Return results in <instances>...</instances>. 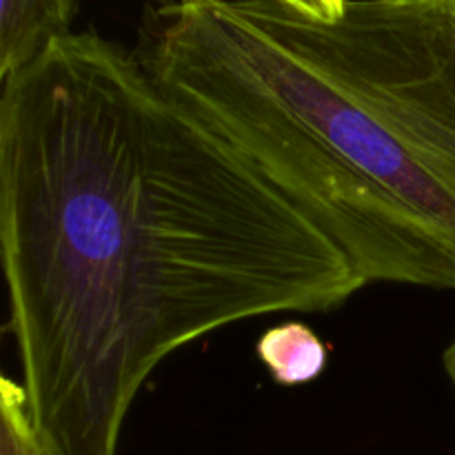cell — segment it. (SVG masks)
Returning <instances> with one entry per match:
<instances>
[{
	"mask_svg": "<svg viewBox=\"0 0 455 455\" xmlns=\"http://www.w3.org/2000/svg\"><path fill=\"white\" fill-rule=\"evenodd\" d=\"M0 253L49 455H118L138 391L189 342L333 311L364 287L327 235L96 31L3 80Z\"/></svg>",
	"mask_w": 455,
	"mask_h": 455,
	"instance_id": "cell-1",
	"label": "cell"
},
{
	"mask_svg": "<svg viewBox=\"0 0 455 455\" xmlns=\"http://www.w3.org/2000/svg\"><path fill=\"white\" fill-rule=\"evenodd\" d=\"M133 53L364 284L455 289V0L158 4Z\"/></svg>",
	"mask_w": 455,
	"mask_h": 455,
	"instance_id": "cell-2",
	"label": "cell"
},
{
	"mask_svg": "<svg viewBox=\"0 0 455 455\" xmlns=\"http://www.w3.org/2000/svg\"><path fill=\"white\" fill-rule=\"evenodd\" d=\"M78 0H0V78L22 69L74 34Z\"/></svg>",
	"mask_w": 455,
	"mask_h": 455,
	"instance_id": "cell-3",
	"label": "cell"
},
{
	"mask_svg": "<svg viewBox=\"0 0 455 455\" xmlns=\"http://www.w3.org/2000/svg\"><path fill=\"white\" fill-rule=\"evenodd\" d=\"M258 360L278 385L300 387L315 380L327 364V347L305 323L289 320L267 329L258 340Z\"/></svg>",
	"mask_w": 455,
	"mask_h": 455,
	"instance_id": "cell-4",
	"label": "cell"
},
{
	"mask_svg": "<svg viewBox=\"0 0 455 455\" xmlns=\"http://www.w3.org/2000/svg\"><path fill=\"white\" fill-rule=\"evenodd\" d=\"M0 455H49L40 443L20 380H0Z\"/></svg>",
	"mask_w": 455,
	"mask_h": 455,
	"instance_id": "cell-5",
	"label": "cell"
},
{
	"mask_svg": "<svg viewBox=\"0 0 455 455\" xmlns=\"http://www.w3.org/2000/svg\"><path fill=\"white\" fill-rule=\"evenodd\" d=\"M158 4H173V3H187V0H156ZM274 3L291 7L296 12L305 13V16L320 18V20H336L345 13L347 3L349 0H274Z\"/></svg>",
	"mask_w": 455,
	"mask_h": 455,
	"instance_id": "cell-6",
	"label": "cell"
},
{
	"mask_svg": "<svg viewBox=\"0 0 455 455\" xmlns=\"http://www.w3.org/2000/svg\"><path fill=\"white\" fill-rule=\"evenodd\" d=\"M443 363H444V371H447L449 380H451V387L455 391V336H453V340L449 342L447 349H444Z\"/></svg>",
	"mask_w": 455,
	"mask_h": 455,
	"instance_id": "cell-7",
	"label": "cell"
}]
</instances>
